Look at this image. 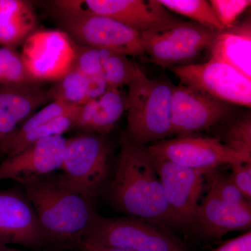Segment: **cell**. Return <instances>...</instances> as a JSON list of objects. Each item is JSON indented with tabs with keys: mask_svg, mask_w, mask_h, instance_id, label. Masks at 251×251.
Masks as SVG:
<instances>
[{
	"mask_svg": "<svg viewBox=\"0 0 251 251\" xmlns=\"http://www.w3.org/2000/svg\"><path fill=\"white\" fill-rule=\"evenodd\" d=\"M84 240L133 251H189L179 238L136 218L96 216Z\"/></svg>",
	"mask_w": 251,
	"mask_h": 251,
	"instance_id": "5",
	"label": "cell"
},
{
	"mask_svg": "<svg viewBox=\"0 0 251 251\" xmlns=\"http://www.w3.org/2000/svg\"><path fill=\"white\" fill-rule=\"evenodd\" d=\"M216 16L226 29L233 27L234 23L250 6V0H211L209 1Z\"/></svg>",
	"mask_w": 251,
	"mask_h": 251,
	"instance_id": "30",
	"label": "cell"
},
{
	"mask_svg": "<svg viewBox=\"0 0 251 251\" xmlns=\"http://www.w3.org/2000/svg\"><path fill=\"white\" fill-rule=\"evenodd\" d=\"M128 108L127 94L108 87L98 98L80 105L74 128L84 133L104 135L113 129Z\"/></svg>",
	"mask_w": 251,
	"mask_h": 251,
	"instance_id": "18",
	"label": "cell"
},
{
	"mask_svg": "<svg viewBox=\"0 0 251 251\" xmlns=\"http://www.w3.org/2000/svg\"><path fill=\"white\" fill-rule=\"evenodd\" d=\"M121 150L109 187L119 211L158 226H173L171 212L152 158L145 147H136L121 135Z\"/></svg>",
	"mask_w": 251,
	"mask_h": 251,
	"instance_id": "2",
	"label": "cell"
},
{
	"mask_svg": "<svg viewBox=\"0 0 251 251\" xmlns=\"http://www.w3.org/2000/svg\"><path fill=\"white\" fill-rule=\"evenodd\" d=\"M67 138L62 135L38 140L21 153L0 163V181L16 180L60 170Z\"/></svg>",
	"mask_w": 251,
	"mask_h": 251,
	"instance_id": "15",
	"label": "cell"
},
{
	"mask_svg": "<svg viewBox=\"0 0 251 251\" xmlns=\"http://www.w3.org/2000/svg\"><path fill=\"white\" fill-rule=\"evenodd\" d=\"M53 101L49 90L34 84H0V155L5 143L36 110Z\"/></svg>",
	"mask_w": 251,
	"mask_h": 251,
	"instance_id": "16",
	"label": "cell"
},
{
	"mask_svg": "<svg viewBox=\"0 0 251 251\" xmlns=\"http://www.w3.org/2000/svg\"><path fill=\"white\" fill-rule=\"evenodd\" d=\"M251 226V207L229 204L207 193L191 227L203 237L217 239L234 231L249 230Z\"/></svg>",
	"mask_w": 251,
	"mask_h": 251,
	"instance_id": "17",
	"label": "cell"
},
{
	"mask_svg": "<svg viewBox=\"0 0 251 251\" xmlns=\"http://www.w3.org/2000/svg\"><path fill=\"white\" fill-rule=\"evenodd\" d=\"M231 168L229 180L248 199H251V161L241 162L229 165Z\"/></svg>",
	"mask_w": 251,
	"mask_h": 251,
	"instance_id": "31",
	"label": "cell"
},
{
	"mask_svg": "<svg viewBox=\"0 0 251 251\" xmlns=\"http://www.w3.org/2000/svg\"><path fill=\"white\" fill-rule=\"evenodd\" d=\"M151 158L161 180L173 226L183 228L191 227L202 192L204 173L172 162Z\"/></svg>",
	"mask_w": 251,
	"mask_h": 251,
	"instance_id": "13",
	"label": "cell"
},
{
	"mask_svg": "<svg viewBox=\"0 0 251 251\" xmlns=\"http://www.w3.org/2000/svg\"><path fill=\"white\" fill-rule=\"evenodd\" d=\"M226 103L189 86H175L171 100L172 135L188 136L210 128L227 115Z\"/></svg>",
	"mask_w": 251,
	"mask_h": 251,
	"instance_id": "14",
	"label": "cell"
},
{
	"mask_svg": "<svg viewBox=\"0 0 251 251\" xmlns=\"http://www.w3.org/2000/svg\"><path fill=\"white\" fill-rule=\"evenodd\" d=\"M108 87L101 77L86 76L72 69L49 91L52 100L80 106L98 98Z\"/></svg>",
	"mask_w": 251,
	"mask_h": 251,
	"instance_id": "21",
	"label": "cell"
},
{
	"mask_svg": "<svg viewBox=\"0 0 251 251\" xmlns=\"http://www.w3.org/2000/svg\"><path fill=\"white\" fill-rule=\"evenodd\" d=\"M37 18L30 1L0 0V46L15 49L34 32Z\"/></svg>",
	"mask_w": 251,
	"mask_h": 251,
	"instance_id": "20",
	"label": "cell"
},
{
	"mask_svg": "<svg viewBox=\"0 0 251 251\" xmlns=\"http://www.w3.org/2000/svg\"><path fill=\"white\" fill-rule=\"evenodd\" d=\"M222 143L229 150L251 158V119L247 115L233 122L225 132Z\"/></svg>",
	"mask_w": 251,
	"mask_h": 251,
	"instance_id": "27",
	"label": "cell"
},
{
	"mask_svg": "<svg viewBox=\"0 0 251 251\" xmlns=\"http://www.w3.org/2000/svg\"><path fill=\"white\" fill-rule=\"evenodd\" d=\"M213 251H251V231L229 239Z\"/></svg>",
	"mask_w": 251,
	"mask_h": 251,
	"instance_id": "32",
	"label": "cell"
},
{
	"mask_svg": "<svg viewBox=\"0 0 251 251\" xmlns=\"http://www.w3.org/2000/svg\"><path fill=\"white\" fill-rule=\"evenodd\" d=\"M0 251H62L54 250H29V249H18L8 246L0 245Z\"/></svg>",
	"mask_w": 251,
	"mask_h": 251,
	"instance_id": "34",
	"label": "cell"
},
{
	"mask_svg": "<svg viewBox=\"0 0 251 251\" xmlns=\"http://www.w3.org/2000/svg\"><path fill=\"white\" fill-rule=\"evenodd\" d=\"M208 193L224 202L243 207H251V201L229 180L222 174L213 176Z\"/></svg>",
	"mask_w": 251,
	"mask_h": 251,
	"instance_id": "29",
	"label": "cell"
},
{
	"mask_svg": "<svg viewBox=\"0 0 251 251\" xmlns=\"http://www.w3.org/2000/svg\"><path fill=\"white\" fill-rule=\"evenodd\" d=\"M111 50L75 44L72 69L86 76L100 77L103 63Z\"/></svg>",
	"mask_w": 251,
	"mask_h": 251,
	"instance_id": "26",
	"label": "cell"
},
{
	"mask_svg": "<svg viewBox=\"0 0 251 251\" xmlns=\"http://www.w3.org/2000/svg\"><path fill=\"white\" fill-rule=\"evenodd\" d=\"M171 69L182 85L224 103L251 108V80L226 63L210 59L203 64H186Z\"/></svg>",
	"mask_w": 251,
	"mask_h": 251,
	"instance_id": "10",
	"label": "cell"
},
{
	"mask_svg": "<svg viewBox=\"0 0 251 251\" xmlns=\"http://www.w3.org/2000/svg\"><path fill=\"white\" fill-rule=\"evenodd\" d=\"M57 5L62 14L88 11L102 15L140 34L181 21L158 0H61Z\"/></svg>",
	"mask_w": 251,
	"mask_h": 251,
	"instance_id": "8",
	"label": "cell"
},
{
	"mask_svg": "<svg viewBox=\"0 0 251 251\" xmlns=\"http://www.w3.org/2000/svg\"><path fill=\"white\" fill-rule=\"evenodd\" d=\"M21 56L33 80L57 81L72 69L75 44L64 31H34L23 43Z\"/></svg>",
	"mask_w": 251,
	"mask_h": 251,
	"instance_id": "11",
	"label": "cell"
},
{
	"mask_svg": "<svg viewBox=\"0 0 251 251\" xmlns=\"http://www.w3.org/2000/svg\"><path fill=\"white\" fill-rule=\"evenodd\" d=\"M58 16L66 33L80 45L109 50L129 57L143 54L140 33L115 20L88 11Z\"/></svg>",
	"mask_w": 251,
	"mask_h": 251,
	"instance_id": "7",
	"label": "cell"
},
{
	"mask_svg": "<svg viewBox=\"0 0 251 251\" xmlns=\"http://www.w3.org/2000/svg\"><path fill=\"white\" fill-rule=\"evenodd\" d=\"M16 181L35 209L48 248L77 251L97 215L92 201L69 187L56 172Z\"/></svg>",
	"mask_w": 251,
	"mask_h": 251,
	"instance_id": "1",
	"label": "cell"
},
{
	"mask_svg": "<svg viewBox=\"0 0 251 251\" xmlns=\"http://www.w3.org/2000/svg\"><path fill=\"white\" fill-rule=\"evenodd\" d=\"M79 108L80 106L74 107L67 113L36 127L25 134L10 138L4 144L2 156L7 158L16 156L38 140L55 135H62L68 130L74 128Z\"/></svg>",
	"mask_w": 251,
	"mask_h": 251,
	"instance_id": "22",
	"label": "cell"
},
{
	"mask_svg": "<svg viewBox=\"0 0 251 251\" xmlns=\"http://www.w3.org/2000/svg\"><path fill=\"white\" fill-rule=\"evenodd\" d=\"M209 49L211 59L228 64L251 80L250 21L219 32Z\"/></svg>",
	"mask_w": 251,
	"mask_h": 251,
	"instance_id": "19",
	"label": "cell"
},
{
	"mask_svg": "<svg viewBox=\"0 0 251 251\" xmlns=\"http://www.w3.org/2000/svg\"><path fill=\"white\" fill-rule=\"evenodd\" d=\"M145 148L152 158L204 174L224 164L251 161V158L229 150L218 138L188 135L161 140Z\"/></svg>",
	"mask_w": 251,
	"mask_h": 251,
	"instance_id": "9",
	"label": "cell"
},
{
	"mask_svg": "<svg viewBox=\"0 0 251 251\" xmlns=\"http://www.w3.org/2000/svg\"><path fill=\"white\" fill-rule=\"evenodd\" d=\"M175 86L165 77L150 79L144 73L128 85L126 137L144 147L172 135L171 100Z\"/></svg>",
	"mask_w": 251,
	"mask_h": 251,
	"instance_id": "3",
	"label": "cell"
},
{
	"mask_svg": "<svg viewBox=\"0 0 251 251\" xmlns=\"http://www.w3.org/2000/svg\"><path fill=\"white\" fill-rule=\"evenodd\" d=\"M142 73L129 56L110 51L103 63L100 77L109 87L120 89L129 85Z\"/></svg>",
	"mask_w": 251,
	"mask_h": 251,
	"instance_id": "24",
	"label": "cell"
},
{
	"mask_svg": "<svg viewBox=\"0 0 251 251\" xmlns=\"http://www.w3.org/2000/svg\"><path fill=\"white\" fill-rule=\"evenodd\" d=\"M34 82L28 74L21 54L14 49L0 48V84L21 85Z\"/></svg>",
	"mask_w": 251,
	"mask_h": 251,
	"instance_id": "25",
	"label": "cell"
},
{
	"mask_svg": "<svg viewBox=\"0 0 251 251\" xmlns=\"http://www.w3.org/2000/svg\"><path fill=\"white\" fill-rule=\"evenodd\" d=\"M219 31L182 21L140 34L143 54L163 67L183 66L210 49Z\"/></svg>",
	"mask_w": 251,
	"mask_h": 251,
	"instance_id": "6",
	"label": "cell"
},
{
	"mask_svg": "<svg viewBox=\"0 0 251 251\" xmlns=\"http://www.w3.org/2000/svg\"><path fill=\"white\" fill-rule=\"evenodd\" d=\"M171 12L193 20L200 25L211 30L221 31L226 27L220 22L210 2L206 0H158Z\"/></svg>",
	"mask_w": 251,
	"mask_h": 251,
	"instance_id": "23",
	"label": "cell"
},
{
	"mask_svg": "<svg viewBox=\"0 0 251 251\" xmlns=\"http://www.w3.org/2000/svg\"><path fill=\"white\" fill-rule=\"evenodd\" d=\"M60 170L62 179L69 187L93 201L108 184V142L102 135L93 133L67 138Z\"/></svg>",
	"mask_w": 251,
	"mask_h": 251,
	"instance_id": "4",
	"label": "cell"
},
{
	"mask_svg": "<svg viewBox=\"0 0 251 251\" xmlns=\"http://www.w3.org/2000/svg\"><path fill=\"white\" fill-rule=\"evenodd\" d=\"M42 250L48 240L35 209L19 184L0 190V245Z\"/></svg>",
	"mask_w": 251,
	"mask_h": 251,
	"instance_id": "12",
	"label": "cell"
},
{
	"mask_svg": "<svg viewBox=\"0 0 251 251\" xmlns=\"http://www.w3.org/2000/svg\"><path fill=\"white\" fill-rule=\"evenodd\" d=\"M74 107L75 106L69 105L64 102L53 100L46 105L45 107L39 111L34 112L25 122H23L22 125L18 127V129L9 137V139L13 137H18L25 134L30 130L36 128V127L67 113Z\"/></svg>",
	"mask_w": 251,
	"mask_h": 251,
	"instance_id": "28",
	"label": "cell"
},
{
	"mask_svg": "<svg viewBox=\"0 0 251 251\" xmlns=\"http://www.w3.org/2000/svg\"><path fill=\"white\" fill-rule=\"evenodd\" d=\"M77 251H133L126 249H117L96 244L90 241L83 240L81 242Z\"/></svg>",
	"mask_w": 251,
	"mask_h": 251,
	"instance_id": "33",
	"label": "cell"
}]
</instances>
